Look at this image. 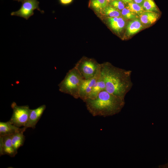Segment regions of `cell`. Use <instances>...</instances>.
<instances>
[{
    "label": "cell",
    "instance_id": "8fae6325",
    "mask_svg": "<svg viewBox=\"0 0 168 168\" xmlns=\"http://www.w3.org/2000/svg\"><path fill=\"white\" fill-rule=\"evenodd\" d=\"M105 80L101 72L100 76L93 87L88 99H95L100 92L105 90Z\"/></svg>",
    "mask_w": 168,
    "mask_h": 168
},
{
    "label": "cell",
    "instance_id": "7c38bea8",
    "mask_svg": "<svg viewBox=\"0 0 168 168\" xmlns=\"http://www.w3.org/2000/svg\"><path fill=\"white\" fill-rule=\"evenodd\" d=\"M108 21L111 28L117 32L122 31L125 25V21L121 17H109Z\"/></svg>",
    "mask_w": 168,
    "mask_h": 168
},
{
    "label": "cell",
    "instance_id": "d6986e66",
    "mask_svg": "<svg viewBox=\"0 0 168 168\" xmlns=\"http://www.w3.org/2000/svg\"><path fill=\"white\" fill-rule=\"evenodd\" d=\"M142 6L146 11L152 12L158 11V9L153 0H145Z\"/></svg>",
    "mask_w": 168,
    "mask_h": 168
},
{
    "label": "cell",
    "instance_id": "7402d4cb",
    "mask_svg": "<svg viewBox=\"0 0 168 168\" xmlns=\"http://www.w3.org/2000/svg\"><path fill=\"white\" fill-rule=\"evenodd\" d=\"M72 0H60V2L63 4H67L70 3Z\"/></svg>",
    "mask_w": 168,
    "mask_h": 168
},
{
    "label": "cell",
    "instance_id": "ffe728a7",
    "mask_svg": "<svg viewBox=\"0 0 168 168\" xmlns=\"http://www.w3.org/2000/svg\"><path fill=\"white\" fill-rule=\"evenodd\" d=\"M121 14L127 19H134L136 17L135 14L131 12L127 7L124 8L122 10Z\"/></svg>",
    "mask_w": 168,
    "mask_h": 168
},
{
    "label": "cell",
    "instance_id": "8992f818",
    "mask_svg": "<svg viewBox=\"0 0 168 168\" xmlns=\"http://www.w3.org/2000/svg\"><path fill=\"white\" fill-rule=\"evenodd\" d=\"M22 3L20 9L16 11L12 12L11 14V16H20L27 20L34 14V11L35 9L41 13L44 12L40 9L39 2L37 0H26Z\"/></svg>",
    "mask_w": 168,
    "mask_h": 168
},
{
    "label": "cell",
    "instance_id": "4316f807",
    "mask_svg": "<svg viewBox=\"0 0 168 168\" xmlns=\"http://www.w3.org/2000/svg\"><path fill=\"white\" fill-rule=\"evenodd\" d=\"M107 0V1L108 2H109V1H113L114 0Z\"/></svg>",
    "mask_w": 168,
    "mask_h": 168
},
{
    "label": "cell",
    "instance_id": "44dd1931",
    "mask_svg": "<svg viewBox=\"0 0 168 168\" xmlns=\"http://www.w3.org/2000/svg\"><path fill=\"white\" fill-rule=\"evenodd\" d=\"M124 3L120 0H114L110 3L114 8L119 10H122L125 7Z\"/></svg>",
    "mask_w": 168,
    "mask_h": 168
},
{
    "label": "cell",
    "instance_id": "ac0fdd59",
    "mask_svg": "<svg viewBox=\"0 0 168 168\" xmlns=\"http://www.w3.org/2000/svg\"><path fill=\"white\" fill-rule=\"evenodd\" d=\"M127 7L133 13L140 15L144 11L142 6L135 2L128 3Z\"/></svg>",
    "mask_w": 168,
    "mask_h": 168
},
{
    "label": "cell",
    "instance_id": "9c48e42d",
    "mask_svg": "<svg viewBox=\"0 0 168 168\" xmlns=\"http://www.w3.org/2000/svg\"><path fill=\"white\" fill-rule=\"evenodd\" d=\"M46 108V105H43L35 109H30L29 119L25 127L27 128H35L37 123L41 118Z\"/></svg>",
    "mask_w": 168,
    "mask_h": 168
},
{
    "label": "cell",
    "instance_id": "6da1fadb",
    "mask_svg": "<svg viewBox=\"0 0 168 168\" xmlns=\"http://www.w3.org/2000/svg\"><path fill=\"white\" fill-rule=\"evenodd\" d=\"M100 68L105 82V90L124 99L133 85L132 71L117 67L108 62L100 64Z\"/></svg>",
    "mask_w": 168,
    "mask_h": 168
},
{
    "label": "cell",
    "instance_id": "5bb4252c",
    "mask_svg": "<svg viewBox=\"0 0 168 168\" xmlns=\"http://www.w3.org/2000/svg\"><path fill=\"white\" fill-rule=\"evenodd\" d=\"M26 129L12 134V141L13 147L17 152L18 149L23 145L25 140V137L23 134Z\"/></svg>",
    "mask_w": 168,
    "mask_h": 168
},
{
    "label": "cell",
    "instance_id": "e0dca14e",
    "mask_svg": "<svg viewBox=\"0 0 168 168\" xmlns=\"http://www.w3.org/2000/svg\"><path fill=\"white\" fill-rule=\"evenodd\" d=\"M91 5L96 11L103 10L107 7L108 1L107 0H91Z\"/></svg>",
    "mask_w": 168,
    "mask_h": 168
},
{
    "label": "cell",
    "instance_id": "9a60e30c",
    "mask_svg": "<svg viewBox=\"0 0 168 168\" xmlns=\"http://www.w3.org/2000/svg\"><path fill=\"white\" fill-rule=\"evenodd\" d=\"M143 27L140 20L135 19L130 21L127 27V32L129 35H132L138 32Z\"/></svg>",
    "mask_w": 168,
    "mask_h": 168
},
{
    "label": "cell",
    "instance_id": "52a82bcc",
    "mask_svg": "<svg viewBox=\"0 0 168 168\" xmlns=\"http://www.w3.org/2000/svg\"><path fill=\"white\" fill-rule=\"evenodd\" d=\"M101 75L100 66L95 76L89 79L83 80L80 87L79 98L84 102L89 97L90 94L94 86L99 78Z\"/></svg>",
    "mask_w": 168,
    "mask_h": 168
},
{
    "label": "cell",
    "instance_id": "cb8c5ba5",
    "mask_svg": "<svg viewBox=\"0 0 168 168\" xmlns=\"http://www.w3.org/2000/svg\"><path fill=\"white\" fill-rule=\"evenodd\" d=\"M124 3H129L131 2H132V0H120Z\"/></svg>",
    "mask_w": 168,
    "mask_h": 168
},
{
    "label": "cell",
    "instance_id": "484cf974",
    "mask_svg": "<svg viewBox=\"0 0 168 168\" xmlns=\"http://www.w3.org/2000/svg\"><path fill=\"white\" fill-rule=\"evenodd\" d=\"M14 0L17 1L19 2H22L23 1H26V0Z\"/></svg>",
    "mask_w": 168,
    "mask_h": 168
},
{
    "label": "cell",
    "instance_id": "3957f363",
    "mask_svg": "<svg viewBox=\"0 0 168 168\" xmlns=\"http://www.w3.org/2000/svg\"><path fill=\"white\" fill-rule=\"evenodd\" d=\"M83 80L81 74L74 67L68 71L58 84L59 90L61 92L77 99L79 98V91Z\"/></svg>",
    "mask_w": 168,
    "mask_h": 168
},
{
    "label": "cell",
    "instance_id": "ba28073f",
    "mask_svg": "<svg viewBox=\"0 0 168 168\" xmlns=\"http://www.w3.org/2000/svg\"><path fill=\"white\" fill-rule=\"evenodd\" d=\"M12 135L0 136V155H7L13 157L17 154L12 141Z\"/></svg>",
    "mask_w": 168,
    "mask_h": 168
},
{
    "label": "cell",
    "instance_id": "30bf717a",
    "mask_svg": "<svg viewBox=\"0 0 168 168\" xmlns=\"http://www.w3.org/2000/svg\"><path fill=\"white\" fill-rule=\"evenodd\" d=\"M27 128L25 127L20 128L8 122H0V136L12 135Z\"/></svg>",
    "mask_w": 168,
    "mask_h": 168
},
{
    "label": "cell",
    "instance_id": "d4e9b609",
    "mask_svg": "<svg viewBox=\"0 0 168 168\" xmlns=\"http://www.w3.org/2000/svg\"><path fill=\"white\" fill-rule=\"evenodd\" d=\"M159 167L168 168V163L164 165L160 166Z\"/></svg>",
    "mask_w": 168,
    "mask_h": 168
},
{
    "label": "cell",
    "instance_id": "4fadbf2b",
    "mask_svg": "<svg viewBox=\"0 0 168 168\" xmlns=\"http://www.w3.org/2000/svg\"><path fill=\"white\" fill-rule=\"evenodd\" d=\"M140 20L144 24H152L155 22L159 17L156 13L151 11H144L139 15Z\"/></svg>",
    "mask_w": 168,
    "mask_h": 168
},
{
    "label": "cell",
    "instance_id": "2e32d148",
    "mask_svg": "<svg viewBox=\"0 0 168 168\" xmlns=\"http://www.w3.org/2000/svg\"><path fill=\"white\" fill-rule=\"evenodd\" d=\"M102 11L105 15L109 17H120V12L118 9L111 6L106 7Z\"/></svg>",
    "mask_w": 168,
    "mask_h": 168
},
{
    "label": "cell",
    "instance_id": "7a4b0ae2",
    "mask_svg": "<svg viewBox=\"0 0 168 168\" xmlns=\"http://www.w3.org/2000/svg\"><path fill=\"white\" fill-rule=\"evenodd\" d=\"M84 102L87 110L93 116L104 117L119 113L125 103L124 99L111 94L106 90L100 92L95 99H88Z\"/></svg>",
    "mask_w": 168,
    "mask_h": 168
},
{
    "label": "cell",
    "instance_id": "277c9868",
    "mask_svg": "<svg viewBox=\"0 0 168 168\" xmlns=\"http://www.w3.org/2000/svg\"><path fill=\"white\" fill-rule=\"evenodd\" d=\"M100 66L93 59L83 58L79 60L74 67L78 71L84 80L92 78L96 75Z\"/></svg>",
    "mask_w": 168,
    "mask_h": 168
},
{
    "label": "cell",
    "instance_id": "603a6c76",
    "mask_svg": "<svg viewBox=\"0 0 168 168\" xmlns=\"http://www.w3.org/2000/svg\"><path fill=\"white\" fill-rule=\"evenodd\" d=\"M145 0H134L135 2L142 6L143 3Z\"/></svg>",
    "mask_w": 168,
    "mask_h": 168
},
{
    "label": "cell",
    "instance_id": "5b68a950",
    "mask_svg": "<svg viewBox=\"0 0 168 168\" xmlns=\"http://www.w3.org/2000/svg\"><path fill=\"white\" fill-rule=\"evenodd\" d=\"M13 110V114L9 121L16 126L25 127L30 112V109L28 105L18 106L15 102L11 105Z\"/></svg>",
    "mask_w": 168,
    "mask_h": 168
}]
</instances>
